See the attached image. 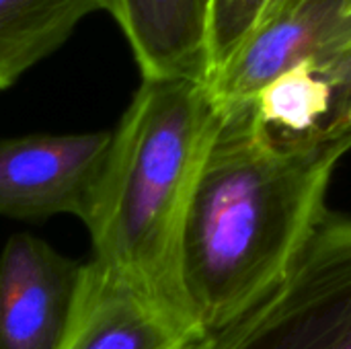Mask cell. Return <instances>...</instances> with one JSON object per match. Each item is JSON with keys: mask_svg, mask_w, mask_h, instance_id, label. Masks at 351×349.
I'll return each mask as SVG.
<instances>
[{"mask_svg": "<svg viewBox=\"0 0 351 349\" xmlns=\"http://www.w3.org/2000/svg\"><path fill=\"white\" fill-rule=\"evenodd\" d=\"M105 0H0V91L60 49Z\"/></svg>", "mask_w": 351, "mask_h": 349, "instance_id": "9c48e42d", "label": "cell"}, {"mask_svg": "<svg viewBox=\"0 0 351 349\" xmlns=\"http://www.w3.org/2000/svg\"><path fill=\"white\" fill-rule=\"evenodd\" d=\"M315 70V68H313ZM329 86L327 134L333 138L351 136V60L327 70H315Z\"/></svg>", "mask_w": 351, "mask_h": 349, "instance_id": "8fae6325", "label": "cell"}, {"mask_svg": "<svg viewBox=\"0 0 351 349\" xmlns=\"http://www.w3.org/2000/svg\"><path fill=\"white\" fill-rule=\"evenodd\" d=\"M195 341L175 311L90 259L82 263L76 300L56 349H191Z\"/></svg>", "mask_w": 351, "mask_h": 349, "instance_id": "52a82bcc", "label": "cell"}, {"mask_svg": "<svg viewBox=\"0 0 351 349\" xmlns=\"http://www.w3.org/2000/svg\"><path fill=\"white\" fill-rule=\"evenodd\" d=\"M351 60V0H304L253 35L210 80L220 105L255 99L280 76Z\"/></svg>", "mask_w": 351, "mask_h": 349, "instance_id": "5b68a950", "label": "cell"}, {"mask_svg": "<svg viewBox=\"0 0 351 349\" xmlns=\"http://www.w3.org/2000/svg\"><path fill=\"white\" fill-rule=\"evenodd\" d=\"M191 349H351V216L327 208L286 278Z\"/></svg>", "mask_w": 351, "mask_h": 349, "instance_id": "3957f363", "label": "cell"}, {"mask_svg": "<svg viewBox=\"0 0 351 349\" xmlns=\"http://www.w3.org/2000/svg\"><path fill=\"white\" fill-rule=\"evenodd\" d=\"M350 150L351 136L276 140L251 101L220 105L177 247L179 296L197 339L243 317L286 278Z\"/></svg>", "mask_w": 351, "mask_h": 349, "instance_id": "6da1fadb", "label": "cell"}, {"mask_svg": "<svg viewBox=\"0 0 351 349\" xmlns=\"http://www.w3.org/2000/svg\"><path fill=\"white\" fill-rule=\"evenodd\" d=\"M214 0H105L123 31L142 78L210 84Z\"/></svg>", "mask_w": 351, "mask_h": 349, "instance_id": "ba28073f", "label": "cell"}, {"mask_svg": "<svg viewBox=\"0 0 351 349\" xmlns=\"http://www.w3.org/2000/svg\"><path fill=\"white\" fill-rule=\"evenodd\" d=\"M302 2L304 0H214L210 35L212 76L253 35L286 16Z\"/></svg>", "mask_w": 351, "mask_h": 349, "instance_id": "30bf717a", "label": "cell"}, {"mask_svg": "<svg viewBox=\"0 0 351 349\" xmlns=\"http://www.w3.org/2000/svg\"><path fill=\"white\" fill-rule=\"evenodd\" d=\"M111 132L33 134L0 140V214L86 222L111 150Z\"/></svg>", "mask_w": 351, "mask_h": 349, "instance_id": "277c9868", "label": "cell"}, {"mask_svg": "<svg viewBox=\"0 0 351 349\" xmlns=\"http://www.w3.org/2000/svg\"><path fill=\"white\" fill-rule=\"evenodd\" d=\"M82 265L45 241L14 234L0 253V349H56Z\"/></svg>", "mask_w": 351, "mask_h": 349, "instance_id": "8992f818", "label": "cell"}, {"mask_svg": "<svg viewBox=\"0 0 351 349\" xmlns=\"http://www.w3.org/2000/svg\"><path fill=\"white\" fill-rule=\"evenodd\" d=\"M218 121L220 105L208 84L142 78L111 132L107 167L84 222L93 259L167 304L189 329L177 284V247Z\"/></svg>", "mask_w": 351, "mask_h": 349, "instance_id": "7a4b0ae2", "label": "cell"}]
</instances>
